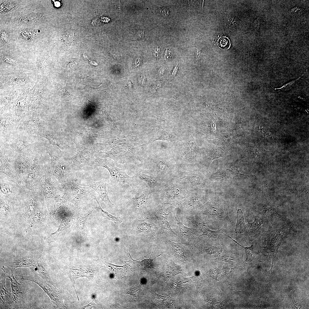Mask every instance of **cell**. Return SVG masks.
<instances>
[{"label":"cell","mask_w":309,"mask_h":309,"mask_svg":"<svg viewBox=\"0 0 309 309\" xmlns=\"http://www.w3.org/2000/svg\"><path fill=\"white\" fill-rule=\"evenodd\" d=\"M96 165L104 167L109 171L110 175V182L111 185L115 186L118 183H123L130 186L132 189L138 187L135 177L128 176L126 171L122 169L117 168L115 164L106 160L98 159Z\"/></svg>","instance_id":"4"},{"label":"cell","mask_w":309,"mask_h":309,"mask_svg":"<svg viewBox=\"0 0 309 309\" xmlns=\"http://www.w3.org/2000/svg\"><path fill=\"white\" fill-rule=\"evenodd\" d=\"M199 213L217 221H221L225 226L231 222L227 208L224 205L217 201L207 203L200 210Z\"/></svg>","instance_id":"6"},{"label":"cell","mask_w":309,"mask_h":309,"mask_svg":"<svg viewBox=\"0 0 309 309\" xmlns=\"http://www.w3.org/2000/svg\"><path fill=\"white\" fill-rule=\"evenodd\" d=\"M205 249V251L210 255L214 254L220 251V248L215 244H209Z\"/></svg>","instance_id":"35"},{"label":"cell","mask_w":309,"mask_h":309,"mask_svg":"<svg viewBox=\"0 0 309 309\" xmlns=\"http://www.w3.org/2000/svg\"><path fill=\"white\" fill-rule=\"evenodd\" d=\"M176 209L175 210L174 215L175 219V223L178 225L179 229V237L181 239V242L185 244L188 243L193 238L199 237L201 233L199 231L191 227H188L184 225L178 219L175 215Z\"/></svg>","instance_id":"15"},{"label":"cell","mask_w":309,"mask_h":309,"mask_svg":"<svg viewBox=\"0 0 309 309\" xmlns=\"http://www.w3.org/2000/svg\"><path fill=\"white\" fill-rule=\"evenodd\" d=\"M290 227V225L288 224L282 228L268 231L266 235L267 243L265 248L272 257L277 254L281 244L289 233Z\"/></svg>","instance_id":"9"},{"label":"cell","mask_w":309,"mask_h":309,"mask_svg":"<svg viewBox=\"0 0 309 309\" xmlns=\"http://www.w3.org/2000/svg\"><path fill=\"white\" fill-rule=\"evenodd\" d=\"M42 214V213L41 212H40L37 213L35 214L33 218L32 223L34 225V224L37 223L38 222H40L41 218V215Z\"/></svg>","instance_id":"39"},{"label":"cell","mask_w":309,"mask_h":309,"mask_svg":"<svg viewBox=\"0 0 309 309\" xmlns=\"http://www.w3.org/2000/svg\"><path fill=\"white\" fill-rule=\"evenodd\" d=\"M147 191H144L139 196L132 199V207L135 211H137L145 203L147 197Z\"/></svg>","instance_id":"31"},{"label":"cell","mask_w":309,"mask_h":309,"mask_svg":"<svg viewBox=\"0 0 309 309\" xmlns=\"http://www.w3.org/2000/svg\"><path fill=\"white\" fill-rule=\"evenodd\" d=\"M304 12V9L301 8L296 7L292 9L290 11V15L293 16H299Z\"/></svg>","instance_id":"38"},{"label":"cell","mask_w":309,"mask_h":309,"mask_svg":"<svg viewBox=\"0 0 309 309\" xmlns=\"http://www.w3.org/2000/svg\"><path fill=\"white\" fill-rule=\"evenodd\" d=\"M87 184L98 194L102 201H104L109 207L112 208L114 204L110 201L107 189L106 181L105 180L99 181H88Z\"/></svg>","instance_id":"16"},{"label":"cell","mask_w":309,"mask_h":309,"mask_svg":"<svg viewBox=\"0 0 309 309\" xmlns=\"http://www.w3.org/2000/svg\"><path fill=\"white\" fill-rule=\"evenodd\" d=\"M199 230L201 234L199 237L206 236L209 238L219 239L222 233V229L216 230H212L208 227L206 223L202 226Z\"/></svg>","instance_id":"27"},{"label":"cell","mask_w":309,"mask_h":309,"mask_svg":"<svg viewBox=\"0 0 309 309\" xmlns=\"http://www.w3.org/2000/svg\"><path fill=\"white\" fill-rule=\"evenodd\" d=\"M266 208L262 210L261 213L269 225L271 226L280 223L285 222L286 220L284 218L278 213L275 208Z\"/></svg>","instance_id":"20"},{"label":"cell","mask_w":309,"mask_h":309,"mask_svg":"<svg viewBox=\"0 0 309 309\" xmlns=\"http://www.w3.org/2000/svg\"><path fill=\"white\" fill-rule=\"evenodd\" d=\"M144 36V31H138L136 33L134 37V39H142Z\"/></svg>","instance_id":"40"},{"label":"cell","mask_w":309,"mask_h":309,"mask_svg":"<svg viewBox=\"0 0 309 309\" xmlns=\"http://www.w3.org/2000/svg\"><path fill=\"white\" fill-rule=\"evenodd\" d=\"M141 58L139 57H137L134 61V66L135 67H137L140 64L141 61Z\"/></svg>","instance_id":"44"},{"label":"cell","mask_w":309,"mask_h":309,"mask_svg":"<svg viewBox=\"0 0 309 309\" xmlns=\"http://www.w3.org/2000/svg\"><path fill=\"white\" fill-rule=\"evenodd\" d=\"M264 220L262 217L256 216L253 222L246 224L245 233L249 239L256 241L260 239L263 235L264 229L261 227Z\"/></svg>","instance_id":"14"},{"label":"cell","mask_w":309,"mask_h":309,"mask_svg":"<svg viewBox=\"0 0 309 309\" xmlns=\"http://www.w3.org/2000/svg\"><path fill=\"white\" fill-rule=\"evenodd\" d=\"M201 50V48L199 47H197L195 51L196 60H197L199 56V55Z\"/></svg>","instance_id":"43"},{"label":"cell","mask_w":309,"mask_h":309,"mask_svg":"<svg viewBox=\"0 0 309 309\" xmlns=\"http://www.w3.org/2000/svg\"><path fill=\"white\" fill-rule=\"evenodd\" d=\"M2 269L3 271V273L11 282L12 298L15 306L17 308L22 307L25 300L26 292L28 287L26 285L21 284L17 281L13 275L14 270L5 266H3Z\"/></svg>","instance_id":"10"},{"label":"cell","mask_w":309,"mask_h":309,"mask_svg":"<svg viewBox=\"0 0 309 309\" xmlns=\"http://www.w3.org/2000/svg\"><path fill=\"white\" fill-rule=\"evenodd\" d=\"M178 137V134L175 132H165L157 139L169 141H175Z\"/></svg>","instance_id":"32"},{"label":"cell","mask_w":309,"mask_h":309,"mask_svg":"<svg viewBox=\"0 0 309 309\" xmlns=\"http://www.w3.org/2000/svg\"><path fill=\"white\" fill-rule=\"evenodd\" d=\"M74 37V32L70 30L66 31L64 35V39L67 43H72Z\"/></svg>","instance_id":"37"},{"label":"cell","mask_w":309,"mask_h":309,"mask_svg":"<svg viewBox=\"0 0 309 309\" xmlns=\"http://www.w3.org/2000/svg\"><path fill=\"white\" fill-rule=\"evenodd\" d=\"M154 247L155 246L150 257L147 259L144 258L141 261H138L133 259L131 258L130 253H128L130 259L129 261L125 262V263L126 265L130 266L133 271L141 270L146 271L152 268H154L152 264L153 260L161 255V254L159 255L153 259H151Z\"/></svg>","instance_id":"17"},{"label":"cell","mask_w":309,"mask_h":309,"mask_svg":"<svg viewBox=\"0 0 309 309\" xmlns=\"http://www.w3.org/2000/svg\"><path fill=\"white\" fill-rule=\"evenodd\" d=\"M45 147L46 152L50 157L52 173L65 191L68 188L69 182L72 179L70 177V169L71 168L53 148L47 145Z\"/></svg>","instance_id":"2"},{"label":"cell","mask_w":309,"mask_h":309,"mask_svg":"<svg viewBox=\"0 0 309 309\" xmlns=\"http://www.w3.org/2000/svg\"><path fill=\"white\" fill-rule=\"evenodd\" d=\"M157 13L165 19L167 18L169 14L168 9L164 7L156 6Z\"/></svg>","instance_id":"36"},{"label":"cell","mask_w":309,"mask_h":309,"mask_svg":"<svg viewBox=\"0 0 309 309\" xmlns=\"http://www.w3.org/2000/svg\"><path fill=\"white\" fill-rule=\"evenodd\" d=\"M92 197L93 199L96 201L98 204V206L96 208H98L100 210L103 217H106L108 219L114 221L116 224H119L122 222L123 221L122 218L119 217H116L112 215L104 210L102 208L98 201L96 196L94 194L93 195Z\"/></svg>","instance_id":"29"},{"label":"cell","mask_w":309,"mask_h":309,"mask_svg":"<svg viewBox=\"0 0 309 309\" xmlns=\"http://www.w3.org/2000/svg\"><path fill=\"white\" fill-rule=\"evenodd\" d=\"M44 263L38 258L33 256H28L17 259L6 263L5 266L13 270L18 267H27L29 268L32 272Z\"/></svg>","instance_id":"12"},{"label":"cell","mask_w":309,"mask_h":309,"mask_svg":"<svg viewBox=\"0 0 309 309\" xmlns=\"http://www.w3.org/2000/svg\"><path fill=\"white\" fill-rule=\"evenodd\" d=\"M165 242L170 250L171 252L177 258L182 260L186 261L187 260L186 256L184 244L182 242H175L170 240L168 238H165Z\"/></svg>","instance_id":"18"},{"label":"cell","mask_w":309,"mask_h":309,"mask_svg":"<svg viewBox=\"0 0 309 309\" xmlns=\"http://www.w3.org/2000/svg\"><path fill=\"white\" fill-rule=\"evenodd\" d=\"M109 269L112 271L114 277L116 278H121L125 275L127 270V266H118L113 265L107 262Z\"/></svg>","instance_id":"30"},{"label":"cell","mask_w":309,"mask_h":309,"mask_svg":"<svg viewBox=\"0 0 309 309\" xmlns=\"http://www.w3.org/2000/svg\"><path fill=\"white\" fill-rule=\"evenodd\" d=\"M145 81V76L144 74H143L139 78V83L141 85H144Z\"/></svg>","instance_id":"42"},{"label":"cell","mask_w":309,"mask_h":309,"mask_svg":"<svg viewBox=\"0 0 309 309\" xmlns=\"http://www.w3.org/2000/svg\"><path fill=\"white\" fill-rule=\"evenodd\" d=\"M39 148L35 150L32 163L25 182L26 189L34 190L39 189L43 177V161L45 154Z\"/></svg>","instance_id":"3"},{"label":"cell","mask_w":309,"mask_h":309,"mask_svg":"<svg viewBox=\"0 0 309 309\" xmlns=\"http://www.w3.org/2000/svg\"><path fill=\"white\" fill-rule=\"evenodd\" d=\"M156 86H154L152 88L151 91V92H154L156 91Z\"/></svg>","instance_id":"50"},{"label":"cell","mask_w":309,"mask_h":309,"mask_svg":"<svg viewBox=\"0 0 309 309\" xmlns=\"http://www.w3.org/2000/svg\"><path fill=\"white\" fill-rule=\"evenodd\" d=\"M35 150L31 152L16 153L15 167L17 181L25 188V182L32 163Z\"/></svg>","instance_id":"7"},{"label":"cell","mask_w":309,"mask_h":309,"mask_svg":"<svg viewBox=\"0 0 309 309\" xmlns=\"http://www.w3.org/2000/svg\"><path fill=\"white\" fill-rule=\"evenodd\" d=\"M93 210H90L82 214L78 219L76 225L78 228L85 234L90 236L86 226V220Z\"/></svg>","instance_id":"26"},{"label":"cell","mask_w":309,"mask_h":309,"mask_svg":"<svg viewBox=\"0 0 309 309\" xmlns=\"http://www.w3.org/2000/svg\"><path fill=\"white\" fill-rule=\"evenodd\" d=\"M261 21L260 19L258 18L255 20L254 26L255 28H259L261 24Z\"/></svg>","instance_id":"41"},{"label":"cell","mask_w":309,"mask_h":309,"mask_svg":"<svg viewBox=\"0 0 309 309\" xmlns=\"http://www.w3.org/2000/svg\"><path fill=\"white\" fill-rule=\"evenodd\" d=\"M108 54H109V55L110 56H111L114 59H115V60H117V58L116 57V56H115L114 54L112 53L111 52H108Z\"/></svg>","instance_id":"49"},{"label":"cell","mask_w":309,"mask_h":309,"mask_svg":"<svg viewBox=\"0 0 309 309\" xmlns=\"http://www.w3.org/2000/svg\"><path fill=\"white\" fill-rule=\"evenodd\" d=\"M9 146L16 153L33 152L37 148L33 144L20 139L14 141Z\"/></svg>","instance_id":"22"},{"label":"cell","mask_w":309,"mask_h":309,"mask_svg":"<svg viewBox=\"0 0 309 309\" xmlns=\"http://www.w3.org/2000/svg\"><path fill=\"white\" fill-rule=\"evenodd\" d=\"M0 186V193L13 201L19 199L27 189L13 178L1 172Z\"/></svg>","instance_id":"5"},{"label":"cell","mask_w":309,"mask_h":309,"mask_svg":"<svg viewBox=\"0 0 309 309\" xmlns=\"http://www.w3.org/2000/svg\"><path fill=\"white\" fill-rule=\"evenodd\" d=\"M135 177L145 181L150 188L154 187L157 184V180L156 177L146 174L142 171L138 172Z\"/></svg>","instance_id":"28"},{"label":"cell","mask_w":309,"mask_h":309,"mask_svg":"<svg viewBox=\"0 0 309 309\" xmlns=\"http://www.w3.org/2000/svg\"><path fill=\"white\" fill-rule=\"evenodd\" d=\"M160 48L159 47H157L155 49L154 54L156 58L158 57L159 54L160 53Z\"/></svg>","instance_id":"45"},{"label":"cell","mask_w":309,"mask_h":309,"mask_svg":"<svg viewBox=\"0 0 309 309\" xmlns=\"http://www.w3.org/2000/svg\"><path fill=\"white\" fill-rule=\"evenodd\" d=\"M71 222L69 217H66L63 219L58 229L48 236L47 238V241L49 243L55 242L58 239L60 234L64 230L69 228Z\"/></svg>","instance_id":"24"},{"label":"cell","mask_w":309,"mask_h":309,"mask_svg":"<svg viewBox=\"0 0 309 309\" xmlns=\"http://www.w3.org/2000/svg\"><path fill=\"white\" fill-rule=\"evenodd\" d=\"M6 276L3 273L0 280V303L3 308H8L13 303L12 294L8 292L5 285Z\"/></svg>","instance_id":"19"},{"label":"cell","mask_w":309,"mask_h":309,"mask_svg":"<svg viewBox=\"0 0 309 309\" xmlns=\"http://www.w3.org/2000/svg\"><path fill=\"white\" fill-rule=\"evenodd\" d=\"M158 229L157 226L154 223L151 218L148 217L140 221L136 232L138 233H143L153 235Z\"/></svg>","instance_id":"21"},{"label":"cell","mask_w":309,"mask_h":309,"mask_svg":"<svg viewBox=\"0 0 309 309\" xmlns=\"http://www.w3.org/2000/svg\"><path fill=\"white\" fill-rule=\"evenodd\" d=\"M50 162L46 154L43 161V176L39 189L44 197L48 211L52 210L56 200L64 192L52 173Z\"/></svg>","instance_id":"1"},{"label":"cell","mask_w":309,"mask_h":309,"mask_svg":"<svg viewBox=\"0 0 309 309\" xmlns=\"http://www.w3.org/2000/svg\"><path fill=\"white\" fill-rule=\"evenodd\" d=\"M157 165L156 171L160 173L165 170L167 168V163L164 160L159 159L156 162Z\"/></svg>","instance_id":"34"},{"label":"cell","mask_w":309,"mask_h":309,"mask_svg":"<svg viewBox=\"0 0 309 309\" xmlns=\"http://www.w3.org/2000/svg\"><path fill=\"white\" fill-rule=\"evenodd\" d=\"M178 65H177L173 69V73L171 74L172 76H174L176 75L178 72Z\"/></svg>","instance_id":"46"},{"label":"cell","mask_w":309,"mask_h":309,"mask_svg":"<svg viewBox=\"0 0 309 309\" xmlns=\"http://www.w3.org/2000/svg\"><path fill=\"white\" fill-rule=\"evenodd\" d=\"M16 154V152L9 146H1L0 172L17 181L15 167Z\"/></svg>","instance_id":"8"},{"label":"cell","mask_w":309,"mask_h":309,"mask_svg":"<svg viewBox=\"0 0 309 309\" xmlns=\"http://www.w3.org/2000/svg\"><path fill=\"white\" fill-rule=\"evenodd\" d=\"M165 71V67H162L159 70V72L160 74H163Z\"/></svg>","instance_id":"47"},{"label":"cell","mask_w":309,"mask_h":309,"mask_svg":"<svg viewBox=\"0 0 309 309\" xmlns=\"http://www.w3.org/2000/svg\"><path fill=\"white\" fill-rule=\"evenodd\" d=\"M16 277L17 280H29L36 283L49 296L53 302L56 304H60L61 301L57 291L47 282L41 278L34 274L25 276L17 275Z\"/></svg>","instance_id":"11"},{"label":"cell","mask_w":309,"mask_h":309,"mask_svg":"<svg viewBox=\"0 0 309 309\" xmlns=\"http://www.w3.org/2000/svg\"><path fill=\"white\" fill-rule=\"evenodd\" d=\"M24 125L28 130H44V122L39 118L38 114L33 115L24 122Z\"/></svg>","instance_id":"23"},{"label":"cell","mask_w":309,"mask_h":309,"mask_svg":"<svg viewBox=\"0 0 309 309\" xmlns=\"http://www.w3.org/2000/svg\"><path fill=\"white\" fill-rule=\"evenodd\" d=\"M237 223L235 231L237 234L244 233L246 230V224L245 223L243 213L241 209H238L237 213Z\"/></svg>","instance_id":"25"},{"label":"cell","mask_w":309,"mask_h":309,"mask_svg":"<svg viewBox=\"0 0 309 309\" xmlns=\"http://www.w3.org/2000/svg\"><path fill=\"white\" fill-rule=\"evenodd\" d=\"M54 5L55 6L57 7H59L60 6V3L59 1H54Z\"/></svg>","instance_id":"48"},{"label":"cell","mask_w":309,"mask_h":309,"mask_svg":"<svg viewBox=\"0 0 309 309\" xmlns=\"http://www.w3.org/2000/svg\"><path fill=\"white\" fill-rule=\"evenodd\" d=\"M163 206H158L153 212L154 215L156 217L159 223L163 229L160 236L163 233H165L173 237L176 238L179 237L178 235L171 228L168 220V216L171 212L168 213H165L163 209Z\"/></svg>","instance_id":"13"},{"label":"cell","mask_w":309,"mask_h":309,"mask_svg":"<svg viewBox=\"0 0 309 309\" xmlns=\"http://www.w3.org/2000/svg\"><path fill=\"white\" fill-rule=\"evenodd\" d=\"M305 72H304V74H303L302 75V76L298 78L297 79L294 80L287 84H286L280 88H273L272 87V88H273V90L276 92H279L282 91H285L290 89L292 88V85L294 84L295 82L298 80L301 77H302L304 75V74L305 73Z\"/></svg>","instance_id":"33"}]
</instances>
